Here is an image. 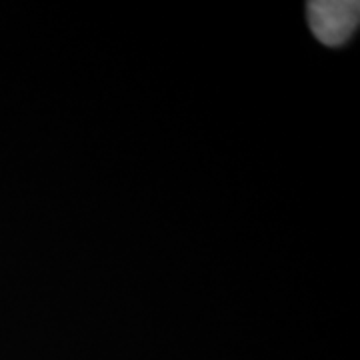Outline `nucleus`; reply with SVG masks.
<instances>
[{"label": "nucleus", "mask_w": 360, "mask_h": 360, "mask_svg": "<svg viewBox=\"0 0 360 360\" xmlns=\"http://www.w3.org/2000/svg\"><path fill=\"white\" fill-rule=\"evenodd\" d=\"M356 0H319L309 2V20L314 37L326 46L345 44L359 26Z\"/></svg>", "instance_id": "obj_1"}]
</instances>
